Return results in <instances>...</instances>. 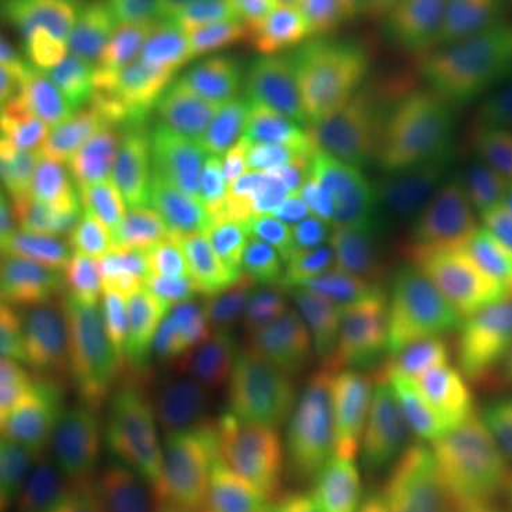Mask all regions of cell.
Instances as JSON below:
<instances>
[{
	"mask_svg": "<svg viewBox=\"0 0 512 512\" xmlns=\"http://www.w3.org/2000/svg\"><path fill=\"white\" fill-rule=\"evenodd\" d=\"M410 302L396 282L311 245L299 262L302 342L356 379L399 396V356Z\"/></svg>",
	"mask_w": 512,
	"mask_h": 512,
	"instance_id": "obj_1",
	"label": "cell"
},
{
	"mask_svg": "<svg viewBox=\"0 0 512 512\" xmlns=\"http://www.w3.org/2000/svg\"><path fill=\"white\" fill-rule=\"evenodd\" d=\"M350 146L276 117L239 140L225 157L191 168L185 183H205L245 214L256 248L296 245L322 191L348 163Z\"/></svg>",
	"mask_w": 512,
	"mask_h": 512,
	"instance_id": "obj_2",
	"label": "cell"
},
{
	"mask_svg": "<svg viewBox=\"0 0 512 512\" xmlns=\"http://www.w3.org/2000/svg\"><path fill=\"white\" fill-rule=\"evenodd\" d=\"M242 282L222 356L259 416L299 407L302 313L296 245L239 256Z\"/></svg>",
	"mask_w": 512,
	"mask_h": 512,
	"instance_id": "obj_3",
	"label": "cell"
},
{
	"mask_svg": "<svg viewBox=\"0 0 512 512\" xmlns=\"http://www.w3.org/2000/svg\"><path fill=\"white\" fill-rule=\"evenodd\" d=\"M168 0H0V43L46 74L74 57L134 86Z\"/></svg>",
	"mask_w": 512,
	"mask_h": 512,
	"instance_id": "obj_4",
	"label": "cell"
},
{
	"mask_svg": "<svg viewBox=\"0 0 512 512\" xmlns=\"http://www.w3.org/2000/svg\"><path fill=\"white\" fill-rule=\"evenodd\" d=\"M299 407L325 436L339 473H370L410 464L421 436L402 396L356 379L322 350L302 342Z\"/></svg>",
	"mask_w": 512,
	"mask_h": 512,
	"instance_id": "obj_5",
	"label": "cell"
},
{
	"mask_svg": "<svg viewBox=\"0 0 512 512\" xmlns=\"http://www.w3.org/2000/svg\"><path fill=\"white\" fill-rule=\"evenodd\" d=\"M441 208L404 197L350 160L311 211L319 245L362 271L399 282L413 265Z\"/></svg>",
	"mask_w": 512,
	"mask_h": 512,
	"instance_id": "obj_6",
	"label": "cell"
},
{
	"mask_svg": "<svg viewBox=\"0 0 512 512\" xmlns=\"http://www.w3.org/2000/svg\"><path fill=\"white\" fill-rule=\"evenodd\" d=\"M404 197L444 208L473 194L484 165V128L467 109L410 114L356 157Z\"/></svg>",
	"mask_w": 512,
	"mask_h": 512,
	"instance_id": "obj_7",
	"label": "cell"
},
{
	"mask_svg": "<svg viewBox=\"0 0 512 512\" xmlns=\"http://www.w3.org/2000/svg\"><path fill=\"white\" fill-rule=\"evenodd\" d=\"M239 282L237 256L208 251L157 296L134 325L137 345L154 379L222 356Z\"/></svg>",
	"mask_w": 512,
	"mask_h": 512,
	"instance_id": "obj_8",
	"label": "cell"
},
{
	"mask_svg": "<svg viewBox=\"0 0 512 512\" xmlns=\"http://www.w3.org/2000/svg\"><path fill=\"white\" fill-rule=\"evenodd\" d=\"M234 55V43L208 0H168L134 77L148 109L194 123Z\"/></svg>",
	"mask_w": 512,
	"mask_h": 512,
	"instance_id": "obj_9",
	"label": "cell"
},
{
	"mask_svg": "<svg viewBox=\"0 0 512 512\" xmlns=\"http://www.w3.org/2000/svg\"><path fill=\"white\" fill-rule=\"evenodd\" d=\"M35 188L74 237L97 256L128 245L148 228L109 163L92 146L57 131L49 154L37 163Z\"/></svg>",
	"mask_w": 512,
	"mask_h": 512,
	"instance_id": "obj_10",
	"label": "cell"
},
{
	"mask_svg": "<svg viewBox=\"0 0 512 512\" xmlns=\"http://www.w3.org/2000/svg\"><path fill=\"white\" fill-rule=\"evenodd\" d=\"M63 390L123 427L163 424L157 379L126 328L80 308L63 356Z\"/></svg>",
	"mask_w": 512,
	"mask_h": 512,
	"instance_id": "obj_11",
	"label": "cell"
},
{
	"mask_svg": "<svg viewBox=\"0 0 512 512\" xmlns=\"http://www.w3.org/2000/svg\"><path fill=\"white\" fill-rule=\"evenodd\" d=\"M202 254L208 248L188 220L180 214L157 220L128 245L97 259L77 308L123 328L137 325L157 296Z\"/></svg>",
	"mask_w": 512,
	"mask_h": 512,
	"instance_id": "obj_12",
	"label": "cell"
},
{
	"mask_svg": "<svg viewBox=\"0 0 512 512\" xmlns=\"http://www.w3.org/2000/svg\"><path fill=\"white\" fill-rule=\"evenodd\" d=\"M279 117L296 128L353 146L384 117L376 74L345 43L316 40L285 94Z\"/></svg>",
	"mask_w": 512,
	"mask_h": 512,
	"instance_id": "obj_13",
	"label": "cell"
},
{
	"mask_svg": "<svg viewBox=\"0 0 512 512\" xmlns=\"http://www.w3.org/2000/svg\"><path fill=\"white\" fill-rule=\"evenodd\" d=\"M339 473L325 436L293 413L259 416L237 453L225 461L228 493L293 504Z\"/></svg>",
	"mask_w": 512,
	"mask_h": 512,
	"instance_id": "obj_14",
	"label": "cell"
},
{
	"mask_svg": "<svg viewBox=\"0 0 512 512\" xmlns=\"http://www.w3.org/2000/svg\"><path fill=\"white\" fill-rule=\"evenodd\" d=\"M498 228V200L493 194H467L444 205L424 239L413 265L396 282L419 311L450 308L461 293L487 271Z\"/></svg>",
	"mask_w": 512,
	"mask_h": 512,
	"instance_id": "obj_15",
	"label": "cell"
},
{
	"mask_svg": "<svg viewBox=\"0 0 512 512\" xmlns=\"http://www.w3.org/2000/svg\"><path fill=\"white\" fill-rule=\"evenodd\" d=\"M316 40H296L279 46L234 49L214 92L202 103L191 137L214 146H237L251 131L268 123L285 94L305 69Z\"/></svg>",
	"mask_w": 512,
	"mask_h": 512,
	"instance_id": "obj_16",
	"label": "cell"
},
{
	"mask_svg": "<svg viewBox=\"0 0 512 512\" xmlns=\"http://www.w3.org/2000/svg\"><path fill=\"white\" fill-rule=\"evenodd\" d=\"M23 424L43 461L114 473L137 467L163 433V424L123 427L63 387L23 399Z\"/></svg>",
	"mask_w": 512,
	"mask_h": 512,
	"instance_id": "obj_17",
	"label": "cell"
},
{
	"mask_svg": "<svg viewBox=\"0 0 512 512\" xmlns=\"http://www.w3.org/2000/svg\"><path fill=\"white\" fill-rule=\"evenodd\" d=\"M97 268V254L57 220L35 185L0 217V271L37 296L77 302Z\"/></svg>",
	"mask_w": 512,
	"mask_h": 512,
	"instance_id": "obj_18",
	"label": "cell"
},
{
	"mask_svg": "<svg viewBox=\"0 0 512 512\" xmlns=\"http://www.w3.org/2000/svg\"><path fill=\"white\" fill-rule=\"evenodd\" d=\"M74 322L77 302L43 299L0 271V365L23 399L63 387V356Z\"/></svg>",
	"mask_w": 512,
	"mask_h": 512,
	"instance_id": "obj_19",
	"label": "cell"
},
{
	"mask_svg": "<svg viewBox=\"0 0 512 512\" xmlns=\"http://www.w3.org/2000/svg\"><path fill=\"white\" fill-rule=\"evenodd\" d=\"M188 134L191 131L180 120L140 106L94 143V151L126 185L148 222L177 205L183 194Z\"/></svg>",
	"mask_w": 512,
	"mask_h": 512,
	"instance_id": "obj_20",
	"label": "cell"
},
{
	"mask_svg": "<svg viewBox=\"0 0 512 512\" xmlns=\"http://www.w3.org/2000/svg\"><path fill=\"white\" fill-rule=\"evenodd\" d=\"M157 393L168 421H180L225 461L251 430V402L225 356L157 376Z\"/></svg>",
	"mask_w": 512,
	"mask_h": 512,
	"instance_id": "obj_21",
	"label": "cell"
},
{
	"mask_svg": "<svg viewBox=\"0 0 512 512\" xmlns=\"http://www.w3.org/2000/svg\"><path fill=\"white\" fill-rule=\"evenodd\" d=\"M384 117L476 89L495 77V57L481 40H447L410 49L373 66Z\"/></svg>",
	"mask_w": 512,
	"mask_h": 512,
	"instance_id": "obj_22",
	"label": "cell"
},
{
	"mask_svg": "<svg viewBox=\"0 0 512 512\" xmlns=\"http://www.w3.org/2000/svg\"><path fill=\"white\" fill-rule=\"evenodd\" d=\"M134 470L148 504L171 512H208L228 493L222 461L180 421L165 419L160 439Z\"/></svg>",
	"mask_w": 512,
	"mask_h": 512,
	"instance_id": "obj_23",
	"label": "cell"
},
{
	"mask_svg": "<svg viewBox=\"0 0 512 512\" xmlns=\"http://www.w3.org/2000/svg\"><path fill=\"white\" fill-rule=\"evenodd\" d=\"M447 40H481L461 0H387L333 43H345L373 69L387 57Z\"/></svg>",
	"mask_w": 512,
	"mask_h": 512,
	"instance_id": "obj_24",
	"label": "cell"
},
{
	"mask_svg": "<svg viewBox=\"0 0 512 512\" xmlns=\"http://www.w3.org/2000/svg\"><path fill=\"white\" fill-rule=\"evenodd\" d=\"M46 103L55 128L80 143H97L134 111V86L86 57L46 74Z\"/></svg>",
	"mask_w": 512,
	"mask_h": 512,
	"instance_id": "obj_25",
	"label": "cell"
},
{
	"mask_svg": "<svg viewBox=\"0 0 512 512\" xmlns=\"http://www.w3.org/2000/svg\"><path fill=\"white\" fill-rule=\"evenodd\" d=\"M9 510L29 512H143L137 481L114 470L37 461L20 478Z\"/></svg>",
	"mask_w": 512,
	"mask_h": 512,
	"instance_id": "obj_26",
	"label": "cell"
},
{
	"mask_svg": "<svg viewBox=\"0 0 512 512\" xmlns=\"http://www.w3.org/2000/svg\"><path fill=\"white\" fill-rule=\"evenodd\" d=\"M436 512H487L501 467L495 450L470 441H430L407 464Z\"/></svg>",
	"mask_w": 512,
	"mask_h": 512,
	"instance_id": "obj_27",
	"label": "cell"
},
{
	"mask_svg": "<svg viewBox=\"0 0 512 512\" xmlns=\"http://www.w3.org/2000/svg\"><path fill=\"white\" fill-rule=\"evenodd\" d=\"M456 384V367L444 348V316L419 311L404 336L399 356V396L416 421L421 439H427L444 419Z\"/></svg>",
	"mask_w": 512,
	"mask_h": 512,
	"instance_id": "obj_28",
	"label": "cell"
},
{
	"mask_svg": "<svg viewBox=\"0 0 512 512\" xmlns=\"http://www.w3.org/2000/svg\"><path fill=\"white\" fill-rule=\"evenodd\" d=\"M237 49L316 37V0H208Z\"/></svg>",
	"mask_w": 512,
	"mask_h": 512,
	"instance_id": "obj_29",
	"label": "cell"
},
{
	"mask_svg": "<svg viewBox=\"0 0 512 512\" xmlns=\"http://www.w3.org/2000/svg\"><path fill=\"white\" fill-rule=\"evenodd\" d=\"M498 291H501V282L484 271L450 305V313L444 319V348H447L450 365L456 370L470 365L476 356L495 345L498 336H495L493 308Z\"/></svg>",
	"mask_w": 512,
	"mask_h": 512,
	"instance_id": "obj_30",
	"label": "cell"
},
{
	"mask_svg": "<svg viewBox=\"0 0 512 512\" xmlns=\"http://www.w3.org/2000/svg\"><path fill=\"white\" fill-rule=\"evenodd\" d=\"M0 131L26 154V160L37 168V163L49 154L55 143L57 128L49 123L35 103L23 94L12 74L3 69L0 63Z\"/></svg>",
	"mask_w": 512,
	"mask_h": 512,
	"instance_id": "obj_31",
	"label": "cell"
},
{
	"mask_svg": "<svg viewBox=\"0 0 512 512\" xmlns=\"http://www.w3.org/2000/svg\"><path fill=\"white\" fill-rule=\"evenodd\" d=\"M362 493L370 512H436L410 467H382L370 473H339Z\"/></svg>",
	"mask_w": 512,
	"mask_h": 512,
	"instance_id": "obj_32",
	"label": "cell"
},
{
	"mask_svg": "<svg viewBox=\"0 0 512 512\" xmlns=\"http://www.w3.org/2000/svg\"><path fill=\"white\" fill-rule=\"evenodd\" d=\"M29 436L12 396L0 384V510H9L20 478L29 470Z\"/></svg>",
	"mask_w": 512,
	"mask_h": 512,
	"instance_id": "obj_33",
	"label": "cell"
},
{
	"mask_svg": "<svg viewBox=\"0 0 512 512\" xmlns=\"http://www.w3.org/2000/svg\"><path fill=\"white\" fill-rule=\"evenodd\" d=\"M493 55L512 49V0H461Z\"/></svg>",
	"mask_w": 512,
	"mask_h": 512,
	"instance_id": "obj_34",
	"label": "cell"
},
{
	"mask_svg": "<svg viewBox=\"0 0 512 512\" xmlns=\"http://www.w3.org/2000/svg\"><path fill=\"white\" fill-rule=\"evenodd\" d=\"M387 0H316V40H342L359 20Z\"/></svg>",
	"mask_w": 512,
	"mask_h": 512,
	"instance_id": "obj_35",
	"label": "cell"
},
{
	"mask_svg": "<svg viewBox=\"0 0 512 512\" xmlns=\"http://www.w3.org/2000/svg\"><path fill=\"white\" fill-rule=\"evenodd\" d=\"M291 512H370L367 510L362 493L350 484L348 478H342L339 473L313 487L311 493H305L302 498H296L291 504Z\"/></svg>",
	"mask_w": 512,
	"mask_h": 512,
	"instance_id": "obj_36",
	"label": "cell"
},
{
	"mask_svg": "<svg viewBox=\"0 0 512 512\" xmlns=\"http://www.w3.org/2000/svg\"><path fill=\"white\" fill-rule=\"evenodd\" d=\"M35 183V168L3 131H0V217Z\"/></svg>",
	"mask_w": 512,
	"mask_h": 512,
	"instance_id": "obj_37",
	"label": "cell"
},
{
	"mask_svg": "<svg viewBox=\"0 0 512 512\" xmlns=\"http://www.w3.org/2000/svg\"><path fill=\"white\" fill-rule=\"evenodd\" d=\"M487 274H493L501 285H512V202L498 200V228Z\"/></svg>",
	"mask_w": 512,
	"mask_h": 512,
	"instance_id": "obj_38",
	"label": "cell"
},
{
	"mask_svg": "<svg viewBox=\"0 0 512 512\" xmlns=\"http://www.w3.org/2000/svg\"><path fill=\"white\" fill-rule=\"evenodd\" d=\"M490 183L495 200L512 202V120L498 131L490 151Z\"/></svg>",
	"mask_w": 512,
	"mask_h": 512,
	"instance_id": "obj_39",
	"label": "cell"
},
{
	"mask_svg": "<svg viewBox=\"0 0 512 512\" xmlns=\"http://www.w3.org/2000/svg\"><path fill=\"white\" fill-rule=\"evenodd\" d=\"M208 512H291V504L279 501H265V498H251V495L225 493L220 504Z\"/></svg>",
	"mask_w": 512,
	"mask_h": 512,
	"instance_id": "obj_40",
	"label": "cell"
},
{
	"mask_svg": "<svg viewBox=\"0 0 512 512\" xmlns=\"http://www.w3.org/2000/svg\"><path fill=\"white\" fill-rule=\"evenodd\" d=\"M495 319V336L501 342H512V285H501L498 299L493 308Z\"/></svg>",
	"mask_w": 512,
	"mask_h": 512,
	"instance_id": "obj_41",
	"label": "cell"
},
{
	"mask_svg": "<svg viewBox=\"0 0 512 512\" xmlns=\"http://www.w3.org/2000/svg\"><path fill=\"white\" fill-rule=\"evenodd\" d=\"M487 512H512V476L510 473H501V476H498V484H495L493 495H490Z\"/></svg>",
	"mask_w": 512,
	"mask_h": 512,
	"instance_id": "obj_42",
	"label": "cell"
},
{
	"mask_svg": "<svg viewBox=\"0 0 512 512\" xmlns=\"http://www.w3.org/2000/svg\"><path fill=\"white\" fill-rule=\"evenodd\" d=\"M495 57V83L501 86V92L507 94L512 100V49L507 52H501V55H493Z\"/></svg>",
	"mask_w": 512,
	"mask_h": 512,
	"instance_id": "obj_43",
	"label": "cell"
},
{
	"mask_svg": "<svg viewBox=\"0 0 512 512\" xmlns=\"http://www.w3.org/2000/svg\"><path fill=\"white\" fill-rule=\"evenodd\" d=\"M495 458H498L501 473H510L512 476V433H507L504 439L498 441V447H495Z\"/></svg>",
	"mask_w": 512,
	"mask_h": 512,
	"instance_id": "obj_44",
	"label": "cell"
},
{
	"mask_svg": "<svg viewBox=\"0 0 512 512\" xmlns=\"http://www.w3.org/2000/svg\"><path fill=\"white\" fill-rule=\"evenodd\" d=\"M504 419H507V427H510V433H512V382L507 384V390H504Z\"/></svg>",
	"mask_w": 512,
	"mask_h": 512,
	"instance_id": "obj_45",
	"label": "cell"
},
{
	"mask_svg": "<svg viewBox=\"0 0 512 512\" xmlns=\"http://www.w3.org/2000/svg\"><path fill=\"white\" fill-rule=\"evenodd\" d=\"M143 512H171V510H165V507H154V504H148V507Z\"/></svg>",
	"mask_w": 512,
	"mask_h": 512,
	"instance_id": "obj_46",
	"label": "cell"
},
{
	"mask_svg": "<svg viewBox=\"0 0 512 512\" xmlns=\"http://www.w3.org/2000/svg\"><path fill=\"white\" fill-rule=\"evenodd\" d=\"M0 512H29V510H0Z\"/></svg>",
	"mask_w": 512,
	"mask_h": 512,
	"instance_id": "obj_47",
	"label": "cell"
}]
</instances>
